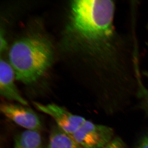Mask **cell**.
I'll return each instance as SVG.
<instances>
[{"instance_id":"6da1fadb","label":"cell","mask_w":148,"mask_h":148,"mask_svg":"<svg viewBox=\"0 0 148 148\" xmlns=\"http://www.w3.org/2000/svg\"><path fill=\"white\" fill-rule=\"evenodd\" d=\"M49 42L42 37H25L15 42L9 52L15 78L26 84L36 82L46 71L52 60Z\"/></svg>"},{"instance_id":"7a4b0ae2","label":"cell","mask_w":148,"mask_h":148,"mask_svg":"<svg viewBox=\"0 0 148 148\" xmlns=\"http://www.w3.org/2000/svg\"><path fill=\"white\" fill-rule=\"evenodd\" d=\"M113 134L111 127L86 120L71 135L81 148H103L112 140Z\"/></svg>"},{"instance_id":"3957f363","label":"cell","mask_w":148,"mask_h":148,"mask_svg":"<svg viewBox=\"0 0 148 148\" xmlns=\"http://www.w3.org/2000/svg\"><path fill=\"white\" fill-rule=\"evenodd\" d=\"M34 104L38 110L51 116L58 127L70 135L76 131L86 120L54 103L45 105L34 102Z\"/></svg>"},{"instance_id":"277c9868","label":"cell","mask_w":148,"mask_h":148,"mask_svg":"<svg viewBox=\"0 0 148 148\" xmlns=\"http://www.w3.org/2000/svg\"><path fill=\"white\" fill-rule=\"evenodd\" d=\"M1 111L5 116L27 130L40 131L42 124L33 110L21 104L3 103Z\"/></svg>"},{"instance_id":"5b68a950","label":"cell","mask_w":148,"mask_h":148,"mask_svg":"<svg viewBox=\"0 0 148 148\" xmlns=\"http://www.w3.org/2000/svg\"><path fill=\"white\" fill-rule=\"evenodd\" d=\"M14 72L10 64L1 59L0 62V92L4 98L27 106L28 103L20 95L14 82Z\"/></svg>"},{"instance_id":"8992f818","label":"cell","mask_w":148,"mask_h":148,"mask_svg":"<svg viewBox=\"0 0 148 148\" xmlns=\"http://www.w3.org/2000/svg\"><path fill=\"white\" fill-rule=\"evenodd\" d=\"M47 148H81L70 134L58 126L51 132Z\"/></svg>"},{"instance_id":"52a82bcc","label":"cell","mask_w":148,"mask_h":148,"mask_svg":"<svg viewBox=\"0 0 148 148\" xmlns=\"http://www.w3.org/2000/svg\"><path fill=\"white\" fill-rule=\"evenodd\" d=\"M14 148H42L39 131L26 130L16 136Z\"/></svg>"},{"instance_id":"ba28073f","label":"cell","mask_w":148,"mask_h":148,"mask_svg":"<svg viewBox=\"0 0 148 148\" xmlns=\"http://www.w3.org/2000/svg\"><path fill=\"white\" fill-rule=\"evenodd\" d=\"M103 148H126L124 143L120 138L113 139Z\"/></svg>"},{"instance_id":"9c48e42d","label":"cell","mask_w":148,"mask_h":148,"mask_svg":"<svg viewBox=\"0 0 148 148\" xmlns=\"http://www.w3.org/2000/svg\"><path fill=\"white\" fill-rule=\"evenodd\" d=\"M138 148H148V135L143 138L140 142Z\"/></svg>"},{"instance_id":"30bf717a","label":"cell","mask_w":148,"mask_h":148,"mask_svg":"<svg viewBox=\"0 0 148 148\" xmlns=\"http://www.w3.org/2000/svg\"><path fill=\"white\" fill-rule=\"evenodd\" d=\"M1 46L0 49H1V52L5 50L7 47V43L4 38L2 34H1V46Z\"/></svg>"},{"instance_id":"8fae6325","label":"cell","mask_w":148,"mask_h":148,"mask_svg":"<svg viewBox=\"0 0 148 148\" xmlns=\"http://www.w3.org/2000/svg\"><path fill=\"white\" fill-rule=\"evenodd\" d=\"M143 74H144L145 76L147 78L148 80V72H145L143 73ZM144 90V92H145V94L146 97H147V100L148 102V88L147 89H143Z\"/></svg>"},{"instance_id":"7c38bea8","label":"cell","mask_w":148,"mask_h":148,"mask_svg":"<svg viewBox=\"0 0 148 148\" xmlns=\"http://www.w3.org/2000/svg\"></svg>"}]
</instances>
